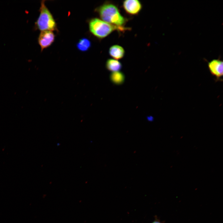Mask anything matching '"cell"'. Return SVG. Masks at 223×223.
<instances>
[{"label": "cell", "instance_id": "cell-1", "mask_svg": "<svg viewBox=\"0 0 223 223\" xmlns=\"http://www.w3.org/2000/svg\"><path fill=\"white\" fill-rule=\"evenodd\" d=\"M101 19L109 24L124 27L127 19L121 14L118 7L111 2H105L96 9Z\"/></svg>", "mask_w": 223, "mask_h": 223}, {"label": "cell", "instance_id": "cell-2", "mask_svg": "<svg viewBox=\"0 0 223 223\" xmlns=\"http://www.w3.org/2000/svg\"><path fill=\"white\" fill-rule=\"evenodd\" d=\"M89 28L94 35L100 39L107 36L114 31L124 32L129 29V28L115 26L98 18H94L90 20Z\"/></svg>", "mask_w": 223, "mask_h": 223}, {"label": "cell", "instance_id": "cell-3", "mask_svg": "<svg viewBox=\"0 0 223 223\" xmlns=\"http://www.w3.org/2000/svg\"><path fill=\"white\" fill-rule=\"evenodd\" d=\"M39 15L35 24V29L41 31H53L57 30L56 22L54 17L46 7L45 1H42L39 9Z\"/></svg>", "mask_w": 223, "mask_h": 223}, {"label": "cell", "instance_id": "cell-4", "mask_svg": "<svg viewBox=\"0 0 223 223\" xmlns=\"http://www.w3.org/2000/svg\"><path fill=\"white\" fill-rule=\"evenodd\" d=\"M55 35L51 31H41L38 38V42L41 51L50 46L54 42Z\"/></svg>", "mask_w": 223, "mask_h": 223}, {"label": "cell", "instance_id": "cell-5", "mask_svg": "<svg viewBox=\"0 0 223 223\" xmlns=\"http://www.w3.org/2000/svg\"><path fill=\"white\" fill-rule=\"evenodd\" d=\"M123 7L127 13L133 15L138 14L142 8L141 2L138 0H125L123 2Z\"/></svg>", "mask_w": 223, "mask_h": 223}, {"label": "cell", "instance_id": "cell-6", "mask_svg": "<svg viewBox=\"0 0 223 223\" xmlns=\"http://www.w3.org/2000/svg\"><path fill=\"white\" fill-rule=\"evenodd\" d=\"M208 68L212 75L219 79L223 75V62L220 59H214L208 63Z\"/></svg>", "mask_w": 223, "mask_h": 223}, {"label": "cell", "instance_id": "cell-7", "mask_svg": "<svg viewBox=\"0 0 223 223\" xmlns=\"http://www.w3.org/2000/svg\"><path fill=\"white\" fill-rule=\"evenodd\" d=\"M110 55L116 60L120 59L123 58L125 54V50L121 46L117 45L112 46L109 49Z\"/></svg>", "mask_w": 223, "mask_h": 223}, {"label": "cell", "instance_id": "cell-8", "mask_svg": "<svg viewBox=\"0 0 223 223\" xmlns=\"http://www.w3.org/2000/svg\"><path fill=\"white\" fill-rule=\"evenodd\" d=\"M106 65L107 69L112 72L118 71L122 67L121 64L120 62L112 59L107 60Z\"/></svg>", "mask_w": 223, "mask_h": 223}, {"label": "cell", "instance_id": "cell-9", "mask_svg": "<svg viewBox=\"0 0 223 223\" xmlns=\"http://www.w3.org/2000/svg\"><path fill=\"white\" fill-rule=\"evenodd\" d=\"M91 44L90 40L85 38L80 39L77 44V49L81 51H85L88 50L91 46Z\"/></svg>", "mask_w": 223, "mask_h": 223}, {"label": "cell", "instance_id": "cell-10", "mask_svg": "<svg viewBox=\"0 0 223 223\" xmlns=\"http://www.w3.org/2000/svg\"><path fill=\"white\" fill-rule=\"evenodd\" d=\"M110 78L112 82L114 83L120 84H121L124 81V77L122 73L116 71L113 72L111 75Z\"/></svg>", "mask_w": 223, "mask_h": 223}, {"label": "cell", "instance_id": "cell-11", "mask_svg": "<svg viewBox=\"0 0 223 223\" xmlns=\"http://www.w3.org/2000/svg\"><path fill=\"white\" fill-rule=\"evenodd\" d=\"M151 223H164V222L161 221L157 218L156 217L155 220Z\"/></svg>", "mask_w": 223, "mask_h": 223}]
</instances>
